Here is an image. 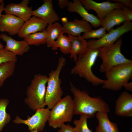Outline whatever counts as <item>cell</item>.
<instances>
[{
  "label": "cell",
  "mask_w": 132,
  "mask_h": 132,
  "mask_svg": "<svg viewBox=\"0 0 132 132\" xmlns=\"http://www.w3.org/2000/svg\"><path fill=\"white\" fill-rule=\"evenodd\" d=\"M70 86L74 97V114L86 115L91 118L99 112L108 113L110 112L109 105L101 97H91L86 92L77 88L71 82Z\"/></svg>",
  "instance_id": "6da1fadb"
},
{
  "label": "cell",
  "mask_w": 132,
  "mask_h": 132,
  "mask_svg": "<svg viewBox=\"0 0 132 132\" xmlns=\"http://www.w3.org/2000/svg\"><path fill=\"white\" fill-rule=\"evenodd\" d=\"M98 48L92 49L88 47L85 53L78 55L75 66L71 70V73L78 75L94 86L102 84L105 80L95 76L92 69L98 57Z\"/></svg>",
  "instance_id": "7a4b0ae2"
},
{
  "label": "cell",
  "mask_w": 132,
  "mask_h": 132,
  "mask_svg": "<svg viewBox=\"0 0 132 132\" xmlns=\"http://www.w3.org/2000/svg\"><path fill=\"white\" fill-rule=\"evenodd\" d=\"M48 77L44 75H35L27 88L24 102L34 111L44 108L46 105L45 97Z\"/></svg>",
  "instance_id": "3957f363"
},
{
  "label": "cell",
  "mask_w": 132,
  "mask_h": 132,
  "mask_svg": "<svg viewBox=\"0 0 132 132\" xmlns=\"http://www.w3.org/2000/svg\"><path fill=\"white\" fill-rule=\"evenodd\" d=\"M66 63L63 57L59 58L56 69L49 73L45 97V103L47 108L51 110L61 99L63 91L61 86L60 73Z\"/></svg>",
  "instance_id": "277c9868"
},
{
  "label": "cell",
  "mask_w": 132,
  "mask_h": 132,
  "mask_svg": "<svg viewBox=\"0 0 132 132\" xmlns=\"http://www.w3.org/2000/svg\"><path fill=\"white\" fill-rule=\"evenodd\" d=\"M106 79L102 84L104 88L114 91L121 89L132 77V63L114 66L105 72Z\"/></svg>",
  "instance_id": "5b68a950"
},
{
  "label": "cell",
  "mask_w": 132,
  "mask_h": 132,
  "mask_svg": "<svg viewBox=\"0 0 132 132\" xmlns=\"http://www.w3.org/2000/svg\"><path fill=\"white\" fill-rule=\"evenodd\" d=\"M122 44L120 38L114 44L105 46L98 49V57L102 60L99 70L105 73L114 66L125 63H132V60L125 57L121 50Z\"/></svg>",
  "instance_id": "8992f818"
},
{
  "label": "cell",
  "mask_w": 132,
  "mask_h": 132,
  "mask_svg": "<svg viewBox=\"0 0 132 132\" xmlns=\"http://www.w3.org/2000/svg\"><path fill=\"white\" fill-rule=\"evenodd\" d=\"M51 110L48 121L50 127L60 128L65 122H71L74 115L73 102L71 97L69 95L66 96Z\"/></svg>",
  "instance_id": "52a82bcc"
},
{
  "label": "cell",
  "mask_w": 132,
  "mask_h": 132,
  "mask_svg": "<svg viewBox=\"0 0 132 132\" xmlns=\"http://www.w3.org/2000/svg\"><path fill=\"white\" fill-rule=\"evenodd\" d=\"M132 30V23L126 21L121 26L111 29L104 36L97 40L92 39L87 41L88 47L98 49L114 44L122 35Z\"/></svg>",
  "instance_id": "ba28073f"
},
{
  "label": "cell",
  "mask_w": 132,
  "mask_h": 132,
  "mask_svg": "<svg viewBox=\"0 0 132 132\" xmlns=\"http://www.w3.org/2000/svg\"><path fill=\"white\" fill-rule=\"evenodd\" d=\"M50 113L51 110L47 108H40L36 110L35 113L32 116H28L27 119H22L17 115L13 122L16 124H25L28 126L30 131L35 130L38 132H41L48 120Z\"/></svg>",
  "instance_id": "9c48e42d"
},
{
  "label": "cell",
  "mask_w": 132,
  "mask_h": 132,
  "mask_svg": "<svg viewBox=\"0 0 132 132\" xmlns=\"http://www.w3.org/2000/svg\"><path fill=\"white\" fill-rule=\"evenodd\" d=\"M83 5L88 11L92 9L97 13V17L101 21L110 11L118 8H121L124 5L121 3H112L109 1L97 2L93 0H80Z\"/></svg>",
  "instance_id": "30bf717a"
},
{
  "label": "cell",
  "mask_w": 132,
  "mask_h": 132,
  "mask_svg": "<svg viewBox=\"0 0 132 132\" xmlns=\"http://www.w3.org/2000/svg\"><path fill=\"white\" fill-rule=\"evenodd\" d=\"M43 4L36 10L33 11L32 15L39 18L48 24L59 21L60 18L54 10L52 0H43Z\"/></svg>",
  "instance_id": "8fae6325"
},
{
  "label": "cell",
  "mask_w": 132,
  "mask_h": 132,
  "mask_svg": "<svg viewBox=\"0 0 132 132\" xmlns=\"http://www.w3.org/2000/svg\"><path fill=\"white\" fill-rule=\"evenodd\" d=\"M24 22L15 16L8 14H1L0 19V31L6 32L12 36L18 34Z\"/></svg>",
  "instance_id": "7c38bea8"
},
{
  "label": "cell",
  "mask_w": 132,
  "mask_h": 132,
  "mask_svg": "<svg viewBox=\"0 0 132 132\" xmlns=\"http://www.w3.org/2000/svg\"><path fill=\"white\" fill-rule=\"evenodd\" d=\"M29 1V0H23L19 3H9L4 7V11L5 14L15 16L25 22L32 15V8L28 6Z\"/></svg>",
  "instance_id": "4fadbf2b"
},
{
  "label": "cell",
  "mask_w": 132,
  "mask_h": 132,
  "mask_svg": "<svg viewBox=\"0 0 132 132\" xmlns=\"http://www.w3.org/2000/svg\"><path fill=\"white\" fill-rule=\"evenodd\" d=\"M62 33H66L74 36H77L82 33L90 31L92 29V26L89 23L83 20L75 18L72 21H67L62 22Z\"/></svg>",
  "instance_id": "5bb4252c"
},
{
  "label": "cell",
  "mask_w": 132,
  "mask_h": 132,
  "mask_svg": "<svg viewBox=\"0 0 132 132\" xmlns=\"http://www.w3.org/2000/svg\"><path fill=\"white\" fill-rule=\"evenodd\" d=\"M67 11L71 13L76 12L83 19L91 24L92 27L96 28L101 26V21L97 16L89 13L85 8L80 0H73L69 1Z\"/></svg>",
  "instance_id": "9a60e30c"
},
{
  "label": "cell",
  "mask_w": 132,
  "mask_h": 132,
  "mask_svg": "<svg viewBox=\"0 0 132 132\" xmlns=\"http://www.w3.org/2000/svg\"><path fill=\"white\" fill-rule=\"evenodd\" d=\"M115 113L122 117L132 116V95L126 91L122 92L115 102Z\"/></svg>",
  "instance_id": "2e32d148"
},
{
  "label": "cell",
  "mask_w": 132,
  "mask_h": 132,
  "mask_svg": "<svg viewBox=\"0 0 132 132\" xmlns=\"http://www.w3.org/2000/svg\"><path fill=\"white\" fill-rule=\"evenodd\" d=\"M48 25L43 20L33 16L24 22L18 34V36L20 38H23L30 34L42 32L46 29Z\"/></svg>",
  "instance_id": "e0dca14e"
},
{
  "label": "cell",
  "mask_w": 132,
  "mask_h": 132,
  "mask_svg": "<svg viewBox=\"0 0 132 132\" xmlns=\"http://www.w3.org/2000/svg\"><path fill=\"white\" fill-rule=\"evenodd\" d=\"M0 38L6 43L5 49L16 55L22 56L28 52L30 49V45L25 40L17 41L4 33L0 35Z\"/></svg>",
  "instance_id": "ac0fdd59"
},
{
  "label": "cell",
  "mask_w": 132,
  "mask_h": 132,
  "mask_svg": "<svg viewBox=\"0 0 132 132\" xmlns=\"http://www.w3.org/2000/svg\"><path fill=\"white\" fill-rule=\"evenodd\" d=\"M101 26L109 32L115 25L126 21L121 8L113 10L109 12L101 21Z\"/></svg>",
  "instance_id": "d6986e66"
},
{
  "label": "cell",
  "mask_w": 132,
  "mask_h": 132,
  "mask_svg": "<svg viewBox=\"0 0 132 132\" xmlns=\"http://www.w3.org/2000/svg\"><path fill=\"white\" fill-rule=\"evenodd\" d=\"M71 44L70 57L75 62L77 58V56L85 53L88 48L87 41L80 35L74 36L68 35Z\"/></svg>",
  "instance_id": "ffe728a7"
},
{
  "label": "cell",
  "mask_w": 132,
  "mask_h": 132,
  "mask_svg": "<svg viewBox=\"0 0 132 132\" xmlns=\"http://www.w3.org/2000/svg\"><path fill=\"white\" fill-rule=\"evenodd\" d=\"M108 113L103 112H97L96 117L98 121L95 132H120L117 124L109 120Z\"/></svg>",
  "instance_id": "44dd1931"
},
{
  "label": "cell",
  "mask_w": 132,
  "mask_h": 132,
  "mask_svg": "<svg viewBox=\"0 0 132 132\" xmlns=\"http://www.w3.org/2000/svg\"><path fill=\"white\" fill-rule=\"evenodd\" d=\"M62 25L57 22L48 24L46 29L47 32L46 44L48 48L52 47L55 40L62 32Z\"/></svg>",
  "instance_id": "7402d4cb"
},
{
  "label": "cell",
  "mask_w": 132,
  "mask_h": 132,
  "mask_svg": "<svg viewBox=\"0 0 132 132\" xmlns=\"http://www.w3.org/2000/svg\"><path fill=\"white\" fill-rule=\"evenodd\" d=\"M59 47L60 51L64 54H68L70 53V41L68 37L66 35H64L62 32L60 33L51 47L52 50H57Z\"/></svg>",
  "instance_id": "603a6c76"
},
{
  "label": "cell",
  "mask_w": 132,
  "mask_h": 132,
  "mask_svg": "<svg viewBox=\"0 0 132 132\" xmlns=\"http://www.w3.org/2000/svg\"><path fill=\"white\" fill-rule=\"evenodd\" d=\"M47 32L46 29L41 32L30 34L23 38L29 45L38 46L46 44Z\"/></svg>",
  "instance_id": "cb8c5ba5"
},
{
  "label": "cell",
  "mask_w": 132,
  "mask_h": 132,
  "mask_svg": "<svg viewBox=\"0 0 132 132\" xmlns=\"http://www.w3.org/2000/svg\"><path fill=\"white\" fill-rule=\"evenodd\" d=\"M15 64V62H8L0 65V88L5 80L13 73Z\"/></svg>",
  "instance_id": "d4e9b609"
},
{
  "label": "cell",
  "mask_w": 132,
  "mask_h": 132,
  "mask_svg": "<svg viewBox=\"0 0 132 132\" xmlns=\"http://www.w3.org/2000/svg\"><path fill=\"white\" fill-rule=\"evenodd\" d=\"M9 102V100L7 99H0V132L11 119L10 115L6 111V108Z\"/></svg>",
  "instance_id": "484cf974"
},
{
  "label": "cell",
  "mask_w": 132,
  "mask_h": 132,
  "mask_svg": "<svg viewBox=\"0 0 132 132\" xmlns=\"http://www.w3.org/2000/svg\"><path fill=\"white\" fill-rule=\"evenodd\" d=\"M90 118L87 115H82L79 119L74 120L73 123L75 125L74 127L75 132H93L89 128L87 124V119Z\"/></svg>",
  "instance_id": "4316f807"
},
{
  "label": "cell",
  "mask_w": 132,
  "mask_h": 132,
  "mask_svg": "<svg viewBox=\"0 0 132 132\" xmlns=\"http://www.w3.org/2000/svg\"><path fill=\"white\" fill-rule=\"evenodd\" d=\"M105 28L103 27L95 30H91L84 33L82 37L85 39L91 38H98L99 39L103 37L107 33Z\"/></svg>",
  "instance_id": "83f0119b"
},
{
  "label": "cell",
  "mask_w": 132,
  "mask_h": 132,
  "mask_svg": "<svg viewBox=\"0 0 132 132\" xmlns=\"http://www.w3.org/2000/svg\"><path fill=\"white\" fill-rule=\"evenodd\" d=\"M16 55L13 53L5 49L0 50V65L8 62H15L17 58Z\"/></svg>",
  "instance_id": "f1b7e54d"
},
{
  "label": "cell",
  "mask_w": 132,
  "mask_h": 132,
  "mask_svg": "<svg viewBox=\"0 0 132 132\" xmlns=\"http://www.w3.org/2000/svg\"><path fill=\"white\" fill-rule=\"evenodd\" d=\"M122 12L126 19V21L131 22L132 20V11L126 6H124L121 8Z\"/></svg>",
  "instance_id": "f546056e"
},
{
  "label": "cell",
  "mask_w": 132,
  "mask_h": 132,
  "mask_svg": "<svg viewBox=\"0 0 132 132\" xmlns=\"http://www.w3.org/2000/svg\"><path fill=\"white\" fill-rule=\"evenodd\" d=\"M60 128L58 132H75L74 127L68 124H63Z\"/></svg>",
  "instance_id": "4dcf8cb0"
},
{
  "label": "cell",
  "mask_w": 132,
  "mask_h": 132,
  "mask_svg": "<svg viewBox=\"0 0 132 132\" xmlns=\"http://www.w3.org/2000/svg\"><path fill=\"white\" fill-rule=\"evenodd\" d=\"M115 2H119L121 3L126 7L132 9V3L131 0H111Z\"/></svg>",
  "instance_id": "1f68e13d"
},
{
  "label": "cell",
  "mask_w": 132,
  "mask_h": 132,
  "mask_svg": "<svg viewBox=\"0 0 132 132\" xmlns=\"http://www.w3.org/2000/svg\"><path fill=\"white\" fill-rule=\"evenodd\" d=\"M58 5L59 8L61 9L67 8L69 1L68 0H58Z\"/></svg>",
  "instance_id": "d6a6232c"
},
{
  "label": "cell",
  "mask_w": 132,
  "mask_h": 132,
  "mask_svg": "<svg viewBox=\"0 0 132 132\" xmlns=\"http://www.w3.org/2000/svg\"><path fill=\"white\" fill-rule=\"evenodd\" d=\"M127 90L131 92L132 91V82H129L125 84L123 86Z\"/></svg>",
  "instance_id": "836d02e7"
},
{
  "label": "cell",
  "mask_w": 132,
  "mask_h": 132,
  "mask_svg": "<svg viewBox=\"0 0 132 132\" xmlns=\"http://www.w3.org/2000/svg\"><path fill=\"white\" fill-rule=\"evenodd\" d=\"M4 3L3 1L0 3V19L2 14L1 12L4 10Z\"/></svg>",
  "instance_id": "e575fe53"
},
{
  "label": "cell",
  "mask_w": 132,
  "mask_h": 132,
  "mask_svg": "<svg viewBox=\"0 0 132 132\" xmlns=\"http://www.w3.org/2000/svg\"><path fill=\"white\" fill-rule=\"evenodd\" d=\"M3 48V46L0 42V50Z\"/></svg>",
  "instance_id": "d590c367"
},
{
  "label": "cell",
  "mask_w": 132,
  "mask_h": 132,
  "mask_svg": "<svg viewBox=\"0 0 132 132\" xmlns=\"http://www.w3.org/2000/svg\"><path fill=\"white\" fill-rule=\"evenodd\" d=\"M26 132H38L36 130H33L31 131H30Z\"/></svg>",
  "instance_id": "8d00e7d4"
},
{
  "label": "cell",
  "mask_w": 132,
  "mask_h": 132,
  "mask_svg": "<svg viewBox=\"0 0 132 132\" xmlns=\"http://www.w3.org/2000/svg\"><path fill=\"white\" fill-rule=\"evenodd\" d=\"M2 1H3V0H0V3H1V2H2Z\"/></svg>",
  "instance_id": "74e56055"
}]
</instances>
